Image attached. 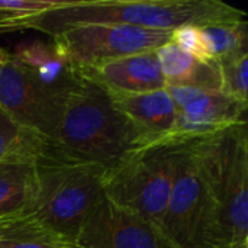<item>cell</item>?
<instances>
[{
  "label": "cell",
  "mask_w": 248,
  "mask_h": 248,
  "mask_svg": "<svg viewBox=\"0 0 248 248\" xmlns=\"http://www.w3.org/2000/svg\"><path fill=\"white\" fill-rule=\"evenodd\" d=\"M243 20H247L243 10L218 0H67L64 6L22 19L4 32L38 31L54 36L68 28L90 23L174 31L182 25L209 26Z\"/></svg>",
  "instance_id": "6da1fadb"
},
{
  "label": "cell",
  "mask_w": 248,
  "mask_h": 248,
  "mask_svg": "<svg viewBox=\"0 0 248 248\" xmlns=\"http://www.w3.org/2000/svg\"><path fill=\"white\" fill-rule=\"evenodd\" d=\"M46 144L67 158L110 170L148 142L110 94L80 74L64 102L55 138Z\"/></svg>",
  "instance_id": "7a4b0ae2"
},
{
  "label": "cell",
  "mask_w": 248,
  "mask_h": 248,
  "mask_svg": "<svg viewBox=\"0 0 248 248\" xmlns=\"http://www.w3.org/2000/svg\"><path fill=\"white\" fill-rule=\"evenodd\" d=\"M222 248L248 247L247 122L192 138Z\"/></svg>",
  "instance_id": "3957f363"
},
{
  "label": "cell",
  "mask_w": 248,
  "mask_h": 248,
  "mask_svg": "<svg viewBox=\"0 0 248 248\" xmlns=\"http://www.w3.org/2000/svg\"><path fill=\"white\" fill-rule=\"evenodd\" d=\"M108 170L67 158L48 144L35 155L36 189L17 217L32 219L74 243L80 225L105 196Z\"/></svg>",
  "instance_id": "277c9868"
},
{
  "label": "cell",
  "mask_w": 248,
  "mask_h": 248,
  "mask_svg": "<svg viewBox=\"0 0 248 248\" xmlns=\"http://www.w3.org/2000/svg\"><path fill=\"white\" fill-rule=\"evenodd\" d=\"M183 140L170 137L128 154L119 164L108 170L105 196L161 230Z\"/></svg>",
  "instance_id": "5b68a950"
},
{
  "label": "cell",
  "mask_w": 248,
  "mask_h": 248,
  "mask_svg": "<svg viewBox=\"0 0 248 248\" xmlns=\"http://www.w3.org/2000/svg\"><path fill=\"white\" fill-rule=\"evenodd\" d=\"M161 231L173 248H222L215 209L192 148V138H185L180 144Z\"/></svg>",
  "instance_id": "8992f818"
},
{
  "label": "cell",
  "mask_w": 248,
  "mask_h": 248,
  "mask_svg": "<svg viewBox=\"0 0 248 248\" xmlns=\"http://www.w3.org/2000/svg\"><path fill=\"white\" fill-rule=\"evenodd\" d=\"M171 31H155L116 23H90L68 28L54 36L58 52L77 71L126 55L157 51Z\"/></svg>",
  "instance_id": "52a82bcc"
},
{
  "label": "cell",
  "mask_w": 248,
  "mask_h": 248,
  "mask_svg": "<svg viewBox=\"0 0 248 248\" xmlns=\"http://www.w3.org/2000/svg\"><path fill=\"white\" fill-rule=\"evenodd\" d=\"M64 102L12 54L0 65V109L46 142L55 138Z\"/></svg>",
  "instance_id": "ba28073f"
},
{
  "label": "cell",
  "mask_w": 248,
  "mask_h": 248,
  "mask_svg": "<svg viewBox=\"0 0 248 248\" xmlns=\"http://www.w3.org/2000/svg\"><path fill=\"white\" fill-rule=\"evenodd\" d=\"M76 248H173L161 230L103 196L74 238Z\"/></svg>",
  "instance_id": "9c48e42d"
},
{
  "label": "cell",
  "mask_w": 248,
  "mask_h": 248,
  "mask_svg": "<svg viewBox=\"0 0 248 248\" xmlns=\"http://www.w3.org/2000/svg\"><path fill=\"white\" fill-rule=\"evenodd\" d=\"M176 108L174 137L195 138L247 122L248 103L222 90L166 87Z\"/></svg>",
  "instance_id": "30bf717a"
},
{
  "label": "cell",
  "mask_w": 248,
  "mask_h": 248,
  "mask_svg": "<svg viewBox=\"0 0 248 248\" xmlns=\"http://www.w3.org/2000/svg\"><path fill=\"white\" fill-rule=\"evenodd\" d=\"M78 73L110 96L140 94L166 89L155 51L109 60L78 70Z\"/></svg>",
  "instance_id": "8fae6325"
},
{
  "label": "cell",
  "mask_w": 248,
  "mask_h": 248,
  "mask_svg": "<svg viewBox=\"0 0 248 248\" xmlns=\"http://www.w3.org/2000/svg\"><path fill=\"white\" fill-rule=\"evenodd\" d=\"M110 97L148 144L174 137L176 108L167 89Z\"/></svg>",
  "instance_id": "7c38bea8"
},
{
  "label": "cell",
  "mask_w": 248,
  "mask_h": 248,
  "mask_svg": "<svg viewBox=\"0 0 248 248\" xmlns=\"http://www.w3.org/2000/svg\"><path fill=\"white\" fill-rule=\"evenodd\" d=\"M155 52L166 87L221 90V76L217 61L196 60L170 41Z\"/></svg>",
  "instance_id": "4fadbf2b"
},
{
  "label": "cell",
  "mask_w": 248,
  "mask_h": 248,
  "mask_svg": "<svg viewBox=\"0 0 248 248\" xmlns=\"http://www.w3.org/2000/svg\"><path fill=\"white\" fill-rule=\"evenodd\" d=\"M36 189L35 157L0 161V222L22 214Z\"/></svg>",
  "instance_id": "5bb4252c"
},
{
  "label": "cell",
  "mask_w": 248,
  "mask_h": 248,
  "mask_svg": "<svg viewBox=\"0 0 248 248\" xmlns=\"http://www.w3.org/2000/svg\"><path fill=\"white\" fill-rule=\"evenodd\" d=\"M0 248H76L52 230L22 217L0 222Z\"/></svg>",
  "instance_id": "9a60e30c"
},
{
  "label": "cell",
  "mask_w": 248,
  "mask_h": 248,
  "mask_svg": "<svg viewBox=\"0 0 248 248\" xmlns=\"http://www.w3.org/2000/svg\"><path fill=\"white\" fill-rule=\"evenodd\" d=\"M45 144V140L20 126L0 109V161L35 157Z\"/></svg>",
  "instance_id": "2e32d148"
},
{
  "label": "cell",
  "mask_w": 248,
  "mask_h": 248,
  "mask_svg": "<svg viewBox=\"0 0 248 248\" xmlns=\"http://www.w3.org/2000/svg\"><path fill=\"white\" fill-rule=\"evenodd\" d=\"M203 32L214 61L235 52L248 51L247 20L203 26Z\"/></svg>",
  "instance_id": "e0dca14e"
},
{
  "label": "cell",
  "mask_w": 248,
  "mask_h": 248,
  "mask_svg": "<svg viewBox=\"0 0 248 248\" xmlns=\"http://www.w3.org/2000/svg\"><path fill=\"white\" fill-rule=\"evenodd\" d=\"M221 90L228 96L248 103V51L235 52L217 60Z\"/></svg>",
  "instance_id": "ac0fdd59"
},
{
  "label": "cell",
  "mask_w": 248,
  "mask_h": 248,
  "mask_svg": "<svg viewBox=\"0 0 248 248\" xmlns=\"http://www.w3.org/2000/svg\"><path fill=\"white\" fill-rule=\"evenodd\" d=\"M67 0H0V32L13 23L64 6Z\"/></svg>",
  "instance_id": "d6986e66"
},
{
  "label": "cell",
  "mask_w": 248,
  "mask_h": 248,
  "mask_svg": "<svg viewBox=\"0 0 248 248\" xmlns=\"http://www.w3.org/2000/svg\"><path fill=\"white\" fill-rule=\"evenodd\" d=\"M170 42L179 46L186 54L201 61H214L206 42L203 26L199 25H182L171 31Z\"/></svg>",
  "instance_id": "ffe728a7"
},
{
  "label": "cell",
  "mask_w": 248,
  "mask_h": 248,
  "mask_svg": "<svg viewBox=\"0 0 248 248\" xmlns=\"http://www.w3.org/2000/svg\"><path fill=\"white\" fill-rule=\"evenodd\" d=\"M9 55H10V52H7L6 49H3V48H0V65L9 58Z\"/></svg>",
  "instance_id": "44dd1931"
}]
</instances>
